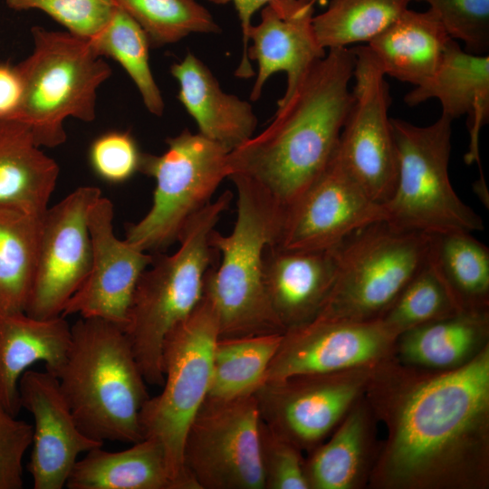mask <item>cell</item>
I'll list each match as a JSON object with an SVG mask.
<instances>
[{"instance_id": "cell-34", "label": "cell", "mask_w": 489, "mask_h": 489, "mask_svg": "<svg viewBox=\"0 0 489 489\" xmlns=\"http://www.w3.org/2000/svg\"><path fill=\"white\" fill-rule=\"evenodd\" d=\"M145 31L151 47L177 43L190 34L221 29L197 0H114Z\"/></svg>"}, {"instance_id": "cell-16", "label": "cell", "mask_w": 489, "mask_h": 489, "mask_svg": "<svg viewBox=\"0 0 489 489\" xmlns=\"http://www.w3.org/2000/svg\"><path fill=\"white\" fill-rule=\"evenodd\" d=\"M385 220L383 205L369 197L335 154L321 176L286 210L273 245L333 249L359 229Z\"/></svg>"}, {"instance_id": "cell-13", "label": "cell", "mask_w": 489, "mask_h": 489, "mask_svg": "<svg viewBox=\"0 0 489 489\" xmlns=\"http://www.w3.org/2000/svg\"><path fill=\"white\" fill-rule=\"evenodd\" d=\"M376 366L266 380L254 394L260 417L301 451L311 452L363 398Z\"/></svg>"}, {"instance_id": "cell-1", "label": "cell", "mask_w": 489, "mask_h": 489, "mask_svg": "<svg viewBox=\"0 0 489 489\" xmlns=\"http://www.w3.org/2000/svg\"><path fill=\"white\" fill-rule=\"evenodd\" d=\"M364 398L387 428L368 484L377 489L489 485V345L446 370L378 364Z\"/></svg>"}, {"instance_id": "cell-25", "label": "cell", "mask_w": 489, "mask_h": 489, "mask_svg": "<svg viewBox=\"0 0 489 489\" xmlns=\"http://www.w3.org/2000/svg\"><path fill=\"white\" fill-rule=\"evenodd\" d=\"M374 419L363 396L331 438L305 459L309 489H355L368 482L376 455L372 448Z\"/></svg>"}, {"instance_id": "cell-35", "label": "cell", "mask_w": 489, "mask_h": 489, "mask_svg": "<svg viewBox=\"0 0 489 489\" xmlns=\"http://www.w3.org/2000/svg\"><path fill=\"white\" fill-rule=\"evenodd\" d=\"M459 311L439 277L426 261L380 319L399 337L407 331Z\"/></svg>"}, {"instance_id": "cell-42", "label": "cell", "mask_w": 489, "mask_h": 489, "mask_svg": "<svg viewBox=\"0 0 489 489\" xmlns=\"http://www.w3.org/2000/svg\"><path fill=\"white\" fill-rule=\"evenodd\" d=\"M22 82L16 67L0 63V120H12L22 98Z\"/></svg>"}, {"instance_id": "cell-40", "label": "cell", "mask_w": 489, "mask_h": 489, "mask_svg": "<svg viewBox=\"0 0 489 489\" xmlns=\"http://www.w3.org/2000/svg\"><path fill=\"white\" fill-rule=\"evenodd\" d=\"M0 403V489L23 487V457L32 446L34 428Z\"/></svg>"}, {"instance_id": "cell-8", "label": "cell", "mask_w": 489, "mask_h": 489, "mask_svg": "<svg viewBox=\"0 0 489 489\" xmlns=\"http://www.w3.org/2000/svg\"><path fill=\"white\" fill-rule=\"evenodd\" d=\"M452 122L442 113L427 126L391 118L398 178L383 206L385 222L393 228L427 235L484 229L483 219L462 201L450 182Z\"/></svg>"}, {"instance_id": "cell-28", "label": "cell", "mask_w": 489, "mask_h": 489, "mask_svg": "<svg viewBox=\"0 0 489 489\" xmlns=\"http://www.w3.org/2000/svg\"><path fill=\"white\" fill-rule=\"evenodd\" d=\"M69 489H173L162 446L143 438L122 451L98 446L77 460L66 482Z\"/></svg>"}, {"instance_id": "cell-36", "label": "cell", "mask_w": 489, "mask_h": 489, "mask_svg": "<svg viewBox=\"0 0 489 489\" xmlns=\"http://www.w3.org/2000/svg\"><path fill=\"white\" fill-rule=\"evenodd\" d=\"M6 5L14 11L41 10L88 41L104 29L116 7L114 0H6Z\"/></svg>"}, {"instance_id": "cell-24", "label": "cell", "mask_w": 489, "mask_h": 489, "mask_svg": "<svg viewBox=\"0 0 489 489\" xmlns=\"http://www.w3.org/2000/svg\"><path fill=\"white\" fill-rule=\"evenodd\" d=\"M451 39L431 9H407L367 47L385 75L418 86L434 75Z\"/></svg>"}, {"instance_id": "cell-17", "label": "cell", "mask_w": 489, "mask_h": 489, "mask_svg": "<svg viewBox=\"0 0 489 489\" xmlns=\"http://www.w3.org/2000/svg\"><path fill=\"white\" fill-rule=\"evenodd\" d=\"M113 218L112 202L101 196L89 214L91 269L62 316L100 318L124 330L137 283L154 256L126 239H119L114 233Z\"/></svg>"}, {"instance_id": "cell-15", "label": "cell", "mask_w": 489, "mask_h": 489, "mask_svg": "<svg viewBox=\"0 0 489 489\" xmlns=\"http://www.w3.org/2000/svg\"><path fill=\"white\" fill-rule=\"evenodd\" d=\"M398 338L380 318L364 321L313 319L283 332L265 381L373 367L394 355Z\"/></svg>"}, {"instance_id": "cell-4", "label": "cell", "mask_w": 489, "mask_h": 489, "mask_svg": "<svg viewBox=\"0 0 489 489\" xmlns=\"http://www.w3.org/2000/svg\"><path fill=\"white\" fill-rule=\"evenodd\" d=\"M232 197L225 191L206 206L185 229L178 249L154 257L137 283L124 331L148 384L162 387L164 340L203 299L216 251L211 235Z\"/></svg>"}, {"instance_id": "cell-20", "label": "cell", "mask_w": 489, "mask_h": 489, "mask_svg": "<svg viewBox=\"0 0 489 489\" xmlns=\"http://www.w3.org/2000/svg\"><path fill=\"white\" fill-rule=\"evenodd\" d=\"M337 273L336 247L290 250L268 246L264 283L271 307L284 331L312 321L323 307Z\"/></svg>"}, {"instance_id": "cell-33", "label": "cell", "mask_w": 489, "mask_h": 489, "mask_svg": "<svg viewBox=\"0 0 489 489\" xmlns=\"http://www.w3.org/2000/svg\"><path fill=\"white\" fill-rule=\"evenodd\" d=\"M101 56L120 64L136 85L147 110L161 116L165 103L149 65V37L142 27L116 5L104 29L89 41Z\"/></svg>"}, {"instance_id": "cell-23", "label": "cell", "mask_w": 489, "mask_h": 489, "mask_svg": "<svg viewBox=\"0 0 489 489\" xmlns=\"http://www.w3.org/2000/svg\"><path fill=\"white\" fill-rule=\"evenodd\" d=\"M170 72L177 81V99L196 120L201 135L227 151L254 135L257 118L252 105L223 91L210 69L195 54L187 53Z\"/></svg>"}, {"instance_id": "cell-7", "label": "cell", "mask_w": 489, "mask_h": 489, "mask_svg": "<svg viewBox=\"0 0 489 489\" xmlns=\"http://www.w3.org/2000/svg\"><path fill=\"white\" fill-rule=\"evenodd\" d=\"M218 321L210 302L202 301L167 335L162 350L163 390L140 411L143 438L163 447L173 489H197L187 473L183 448L187 430L208 395Z\"/></svg>"}, {"instance_id": "cell-10", "label": "cell", "mask_w": 489, "mask_h": 489, "mask_svg": "<svg viewBox=\"0 0 489 489\" xmlns=\"http://www.w3.org/2000/svg\"><path fill=\"white\" fill-rule=\"evenodd\" d=\"M160 155L143 153L139 172L154 178L152 205L126 229L125 239L146 252L178 242L191 220L228 178L227 151L200 133L183 129Z\"/></svg>"}, {"instance_id": "cell-14", "label": "cell", "mask_w": 489, "mask_h": 489, "mask_svg": "<svg viewBox=\"0 0 489 489\" xmlns=\"http://www.w3.org/2000/svg\"><path fill=\"white\" fill-rule=\"evenodd\" d=\"M101 197L99 187L82 186L43 214L35 273L24 308L29 316L62 315L87 278L91 264L89 214Z\"/></svg>"}, {"instance_id": "cell-12", "label": "cell", "mask_w": 489, "mask_h": 489, "mask_svg": "<svg viewBox=\"0 0 489 489\" xmlns=\"http://www.w3.org/2000/svg\"><path fill=\"white\" fill-rule=\"evenodd\" d=\"M356 56L352 103L336 156L363 190L379 204L392 197L398 155L391 118L389 86L367 45L352 47Z\"/></svg>"}, {"instance_id": "cell-22", "label": "cell", "mask_w": 489, "mask_h": 489, "mask_svg": "<svg viewBox=\"0 0 489 489\" xmlns=\"http://www.w3.org/2000/svg\"><path fill=\"white\" fill-rule=\"evenodd\" d=\"M71 326L60 315L48 319L24 312L0 315V403L13 416L21 409L19 379L37 362L57 377L71 345Z\"/></svg>"}, {"instance_id": "cell-11", "label": "cell", "mask_w": 489, "mask_h": 489, "mask_svg": "<svg viewBox=\"0 0 489 489\" xmlns=\"http://www.w3.org/2000/svg\"><path fill=\"white\" fill-rule=\"evenodd\" d=\"M260 424L254 395L206 398L183 448L185 469L197 489H264Z\"/></svg>"}, {"instance_id": "cell-29", "label": "cell", "mask_w": 489, "mask_h": 489, "mask_svg": "<svg viewBox=\"0 0 489 489\" xmlns=\"http://www.w3.org/2000/svg\"><path fill=\"white\" fill-rule=\"evenodd\" d=\"M471 234H431L428 241L427 261L460 311L489 302V249Z\"/></svg>"}, {"instance_id": "cell-3", "label": "cell", "mask_w": 489, "mask_h": 489, "mask_svg": "<svg viewBox=\"0 0 489 489\" xmlns=\"http://www.w3.org/2000/svg\"><path fill=\"white\" fill-rule=\"evenodd\" d=\"M71 331L56 378L80 428L102 443L140 441V411L149 396L123 328L81 317Z\"/></svg>"}, {"instance_id": "cell-41", "label": "cell", "mask_w": 489, "mask_h": 489, "mask_svg": "<svg viewBox=\"0 0 489 489\" xmlns=\"http://www.w3.org/2000/svg\"><path fill=\"white\" fill-rule=\"evenodd\" d=\"M216 5H225L232 3L236 10L238 18L241 23L243 34V52L240 63L235 71L236 77L250 78L254 75L250 61L247 58V48L249 45L247 34L249 27L252 24L254 14L262 9L271 0H209ZM306 3L315 5L319 0H301Z\"/></svg>"}, {"instance_id": "cell-2", "label": "cell", "mask_w": 489, "mask_h": 489, "mask_svg": "<svg viewBox=\"0 0 489 489\" xmlns=\"http://www.w3.org/2000/svg\"><path fill=\"white\" fill-rule=\"evenodd\" d=\"M356 56L331 48L307 72L258 135L228 153V178L262 191L284 213L334 158L348 117Z\"/></svg>"}, {"instance_id": "cell-26", "label": "cell", "mask_w": 489, "mask_h": 489, "mask_svg": "<svg viewBox=\"0 0 489 489\" xmlns=\"http://www.w3.org/2000/svg\"><path fill=\"white\" fill-rule=\"evenodd\" d=\"M488 309L459 311L400 334L394 356L402 364L419 369H454L488 344Z\"/></svg>"}, {"instance_id": "cell-30", "label": "cell", "mask_w": 489, "mask_h": 489, "mask_svg": "<svg viewBox=\"0 0 489 489\" xmlns=\"http://www.w3.org/2000/svg\"><path fill=\"white\" fill-rule=\"evenodd\" d=\"M43 216L0 206V315L24 312L37 264Z\"/></svg>"}, {"instance_id": "cell-39", "label": "cell", "mask_w": 489, "mask_h": 489, "mask_svg": "<svg viewBox=\"0 0 489 489\" xmlns=\"http://www.w3.org/2000/svg\"><path fill=\"white\" fill-rule=\"evenodd\" d=\"M142 155L129 132L110 131L92 141L89 161L91 169L101 180L120 184L139 172Z\"/></svg>"}, {"instance_id": "cell-37", "label": "cell", "mask_w": 489, "mask_h": 489, "mask_svg": "<svg viewBox=\"0 0 489 489\" xmlns=\"http://www.w3.org/2000/svg\"><path fill=\"white\" fill-rule=\"evenodd\" d=\"M429 5L448 35L478 55L489 51V0H416Z\"/></svg>"}, {"instance_id": "cell-9", "label": "cell", "mask_w": 489, "mask_h": 489, "mask_svg": "<svg viewBox=\"0 0 489 489\" xmlns=\"http://www.w3.org/2000/svg\"><path fill=\"white\" fill-rule=\"evenodd\" d=\"M429 235L400 231L385 221L359 229L337 251L331 292L314 318L364 321L380 318L427 261Z\"/></svg>"}, {"instance_id": "cell-19", "label": "cell", "mask_w": 489, "mask_h": 489, "mask_svg": "<svg viewBox=\"0 0 489 489\" xmlns=\"http://www.w3.org/2000/svg\"><path fill=\"white\" fill-rule=\"evenodd\" d=\"M314 5L301 0H271L261 9L260 22L249 27L247 58L255 61L258 72L251 90L253 101L260 99L267 80L278 72L287 77V101L312 66L326 54L314 29Z\"/></svg>"}, {"instance_id": "cell-27", "label": "cell", "mask_w": 489, "mask_h": 489, "mask_svg": "<svg viewBox=\"0 0 489 489\" xmlns=\"http://www.w3.org/2000/svg\"><path fill=\"white\" fill-rule=\"evenodd\" d=\"M60 168L23 123L0 120V206L43 216Z\"/></svg>"}, {"instance_id": "cell-31", "label": "cell", "mask_w": 489, "mask_h": 489, "mask_svg": "<svg viewBox=\"0 0 489 489\" xmlns=\"http://www.w3.org/2000/svg\"><path fill=\"white\" fill-rule=\"evenodd\" d=\"M283 332L217 339L212 358L208 398L254 395L264 384Z\"/></svg>"}, {"instance_id": "cell-38", "label": "cell", "mask_w": 489, "mask_h": 489, "mask_svg": "<svg viewBox=\"0 0 489 489\" xmlns=\"http://www.w3.org/2000/svg\"><path fill=\"white\" fill-rule=\"evenodd\" d=\"M302 452L261 419L260 454L264 489H309Z\"/></svg>"}, {"instance_id": "cell-5", "label": "cell", "mask_w": 489, "mask_h": 489, "mask_svg": "<svg viewBox=\"0 0 489 489\" xmlns=\"http://www.w3.org/2000/svg\"><path fill=\"white\" fill-rule=\"evenodd\" d=\"M231 180L236 219L229 235L212 233L221 261L209 269L204 291L217 316L218 339L284 332L264 283V253L277 242L284 212L249 182Z\"/></svg>"}, {"instance_id": "cell-18", "label": "cell", "mask_w": 489, "mask_h": 489, "mask_svg": "<svg viewBox=\"0 0 489 489\" xmlns=\"http://www.w3.org/2000/svg\"><path fill=\"white\" fill-rule=\"evenodd\" d=\"M21 407L34 426L28 465L34 489H62L80 455L102 446L80 428L58 379L48 371L27 369L19 379Z\"/></svg>"}, {"instance_id": "cell-32", "label": "cell", "mask_w": 489, "mask_h": 489, "mask_svg": "<svg viewBox=\"0 0 489 489\" xmlns=\"http://www.w3.org/2000/svg\"><path fill=\"white\" fill-rule=\"evenodd\" d=\"M416 0H331L313 16L316 38L322 48H344L367 43L392 24Z\"/></svg>"}, {"instance_id": "cell-21", "label": "cell", "mask_w": 489, "mask_h": 489, "mask_svg": "<svg viewBox=\"0 0 489 489\" xmlns=\"http://www.w3.org/2000/svg\"><path fill=\"white\" fill-rule=\"evenodd\" d=\"M431 99L438 100L442 114L453 120L466 115L470 143L465 160L480 165L479 134L489 120V55L467 53L451 39L434 75L404 101L413 107Z\"/></svg>"}, {"instance_id": "cell-6", "label": "cell", "mask_w": 489, "mask_h": 489, "mask_svg": "<svg viewBox=\"0 0 489 489\" xmlns=\"http://www.w3.org/2000/svg\"><path fill=\"white\" fill-rule=\"evenodd\" d=\"M34 49L18 65L23 92L12 119L24 124L35 143L55 148L65 142L64 121L94 120L98 88L111 69L86 39L67 32L32 28Z\"/></svg>"}]
</instances>
